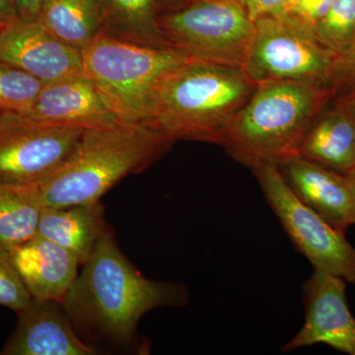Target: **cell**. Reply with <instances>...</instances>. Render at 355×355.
<instances>
[{"mask_svg":"<svg viewBox=\"0 0 355 355\" xmlns=\"http://www.w3.org/2000/svg\"><path fill=\"white\" fill-rule=\"evenodd\" d=\"M189 299L188 287L181 282H158L141 275L108 230L62 304L71 323L81 330L127 343L146 313L157 308L182 307Z\"/></svg>","mask_w":355,"mask_h":355,"instance_id":"cell-1","label":"cell"},{"mask_svg":"<svg viewBox=\"0 0 355 355\" xmlns=\"http://www.w3.org/2000/svg\"><path fill=\"white\" fill-rule=\"evenodd\" d=\"M258 83L244 69L187 60L159 83L146 125L169 139L220 146L233 116Z\"/></svg>","mask_w":355,"mask_h":355,"instance_id":"cell-2","label":"cell"},{"mask_svg":"<svg viewBox=\"0 0 355 355\" xmlns=\"http://www.w3.org/2000/svg\"><path fill=\"white\" fill-rule=\"evenodd\" d=\"M173 142L146 123H118L89 128L64 164L36 184L44 207L100 202L130 174L144 171Z\"/></svg>","mask_w":355,"mask_h":355,"instance_id":"cell-3","label":"cell"},{"mask_svg":"<svg viewBox=\"0 0 355 355\" xmlns=\"http://www.w3.org/2000/svg\"><path fill=\"white\" fill-rule=\"evenodd\" d=\"M330 94L329 87L297 81L258 84L229 123L220 146L252 170L298 156L306 132Z\"/></svg>","mask_w":355,"mask_h":355,"instance_id":"cell-4","label":"cell"},{"mask_svg":"<svg viewBox=\"0 0 355 355\" xmlns=\"http://www.w3.org/2000/svg\"><path fill=\"white\" fill-rule=\"evenodd\" d=\"M155 25L163 48L189 60L246 69L254 22L242 0H160Z\"/></svg>","mask_w":355,"mask_h":355,"instance_id":"cell-5","label":"cell"},{"mask_svg":"<svg viewBox=\"0 0 355 355\" xmlns=\"http://www.w3.org/2000/svg\"><path fill=\"white\" fill-rule=\"evenodd\" d=\"M83 53V73L123 123H146L163 77L189 60L176 51L99 35Z\"/></svg>","mask_w":355,"mask_h":355,"instance_id":"cell-6","label":"cell"},{"mask_svg":"<svg viewBox=\"0 0 355 355\" xmlns=\"http://www.w3.org/2000/svg\"><path fill=\"white\" fill-rule=\"evenodd\" d=\"M335 53L318 39L314 28L289 12L254 22V37L245 71L254 83L291 80L328 87Z\"/></svg>","mask_w":355,"mask_h":355,"instance_id":"cell-7","label":"cell"},{"mask_svg":"<svg viewBox=\"0 0 355 355\" xmlns=\"http://www.w3.org/2000/svg\"><path fill=\"white\" fill-rule=\"evenodd\" d=\"M266 202L277 216L294 247L314 266L355 284V248L345 233L298 200L279 167L265 164L253 169Z\"/></svg>","mask_w":355,"mask_h":355,"instance_id":"cell-8","label":"cell"},{"mask_svg":"<svg viewBox=\"0 0 355 355\" xmlns=\"http://www.w3.org/2000/svg\"><path fill=\"white\" fill-rule=\"evenodd\" d=\"M85 128L0 125V186L38 184L64 164Z\"/></svg>","mask_w":355,"mask_h":355,"instance_id":"cell-9","label":"cell"},{"mask_svg":"<svg viewBox=\"0 0 355 355\" xmlns=\"http://www.w3.org/2000/svg\"><path fill=\"white\" fill-rule=\"evenodd\" d=\"M118 123L121 121L105 96L83 74L44 83L29 107L18 112H6L1 125H48L89 130Z\"/></svg>","mask_w":355,"mask_h":355,"instance_id":"cell-10","label":"cell"},{"mask_svg":"<svg viewBox=\"0 0 355 355\" xmlns=\"http://www.w3.org/2000/svg\"><path fill=\"white\" fill-rule=\"evenodd\" d=\"M302 298L304 324L282 352L323 343L343 354L355 355V318L347 303V282L315 270L303 284Z\"/></svg>","mask_w":355,"mask_h":355,"instance_id":"cell-11","label":"cell"},{"mask_svg":"<svg viewBox=\"0 0 355 355\" xmlns=\"http://www.w3.org/2000/svg\"><path fill=\"white\" fill-rule=\"evenodd\" d=\"M0 62L44 83L84 74L81 51L53 36L38 18L17 17L2 27Z\"/></svg>","mask_w":355,"mask_h":355,"instance_id":"cell-12","label":"cell"},{"mask_svg":"<svg viewBox=\"0 0 355 355\" xmlns=\"http://www.w3.org/2000/svg\"><path fill=\"white\" fill-rule=\"evenodd\" d=\"M287 186L305 205L340 232L354 225V180L293 156L277 165Z\"/></svg>","mask_w":355,"mask_h":355,"instance_id":"cell-13","label":"cell"},{"mask_svg":"<svg viewBox=\"0 0 355 355\" xmlns=\"http://www.w3.org/2000/svg\"><path fill=\"white\" fill-rule=\"evenodd\" d=\"M17 315L15 331L0 354H96L95 349L76 335L60 301L33 299Z\"/></svg>","mask_w":355,"mask_h":355,"instance_id":"cell-14","label":"cell"},{"mask_svg":"<svg viewBox=\"0 0 355 355\" xmlns=\"http://www.w3.org/2000/svg\"><path fill=\"white\" fill-rule=\"evenodd\" d=\"M7 252L33 299L62 302L78 275L76 257L40 235Z\"/></svg>","mask_w":355,"mask_h":355,"instance_id":"cell-15","label":"cell"},{"mask_svg":"<svg viewBox=\"0 0 355 355\" xmlns=\"http://www.w3.org/2000/svg\"><path fill=\"white\" fill-rule=\"evenodd\" d=\"M100 202L64 207H44L38 235L73 254L80 265L92 256L98 242L108 231Z\"/></svg>","mask_w":355,"mask_h":355,"instance_id":"cell-16","label":"cell"},{"mask_svg":"<svg viewBox=\"0 0 355 355\" xmlns=\"http://www.w3.org/2000/svg\"><path fill=\"white\" fill-rule=\"evenodd\" d=\"M298 156L352 177L355 172V118L345 107L317 116L306 132Z\"/></svg>","mask_w":355,"mask_h":355,"instance_id":"cell-17","label":"cell"},{"mask_svg":"<svg viewBox=\"0 0 355 355\" xmlns=\"http://www.w3.org/2000/svg\"><path fill=\"white\" fill-rule=\"evenodd\" d=\"M38 19L53 36L80 51L103 33L100 0H44Z\"/></svg>","mask_w":355,"mask_h":355,"instance_id":"cell-18","label":"cell"},{"mask_svg":"<svg viewBox=\"0 0 355 355\" xmlns=\"http://www.w3.org/2000/svg\"><path fill=\"white\" fill-rule=\"evenodd\" d=\"M160 0H100L103 34L114 38L163 48L156 31Z\"/></svg>","mask_w":355,"mask_h":355,"instance_id":"cell-19","label":"cell"},{"mask_svg":"<svg viewBox=\"0 0 355 355\" xmlns=\"http://www.w3.org/2000/svg\"><path fill=\"white\" fill-rule=\"evenodd\" d=\"M43 209L36 184L0 186V248L12 249L38 235Z\"/></svg>","mask_w":355,"mask_h":355,"instance_id":"cell-20","label":"cell"},{"mask_svg":"<svg viewBox=\"0 0 355 355\" xmlns=\"http://www.w3.org/2000/svg\"><path fill=\"white\" fill-rule=\"evenodd\" d=\"M314 30L319 41L336 57L347 50L355 40V0H335Z\"/></svg>","mask_w":355,"mask_h":355,"instance_id":"cell-21","label":"cell"},{"mask_svg":"<svg viewBox=\"0 0 355 355\" xmlns=\"http://www.w3.org/2000/svg\"><path fill=\"white\" fill-rule=\"evenodd\" d=\"M44 84L22 69L0 62V110L18 112L27 108Z\"/></svg>","mask_w":355,"mask_h":355,"instance_id":"cell-22","label":"cell"},{"mask_svg":"<svg viewBox=\"0 0 355 355\" xmlns=\"http://www.w3.org/2000/svg\"><path fill=\"white\" fill-rule=\"evenodd\" d=\"M32 300L8 252L0 248V306L17 314L26 309Z\"/></svg>","mask_w":355,"mask_h":355,"instance_id":"cell-23","label":"cell"},{"mask_svg":"<svg viewBox=\"0 0 355 355\" xmlns=\"http://www.w3.org/2000/svg\"><path fill=\"white\" fill-rule=\"evenodd\" d=\"M335 0H297L286 12L291 13L305 24L315 28L333 6Z\"/></svg>","mask_w":355,"mask_h":355,"instance_id":"cell-24","label":"cell"},{"mask_svg":"<svg viewBox=\"0 0 355 355\" xmlns=\"http://www.w3.org/2000/svg\"><path fill=\"white\" fill-rule=\"evenodd\" d=\"M333 83L352 86V93L355 92V40L347 50L336 55Z\"/></svg>","mask_w":355,"mask_h":355,"instance_id":"cell-25","label":"cell"},{"mask_svg":"<svg viewBox=\"0 0 355 355\" xmlns=\"http://www.w3.org/2000/svg\"><path fill=\"white\" fill-rule=\"evenodd\" d=\"M250 18L256 22L266 16L286 12L288 0H242Z\"/></svg>","mask_w":355,"mask_h":355,"instance_id":"cell-26","label":"cell"},{"mask_svg":"<svg viewBox=\"0 0 355 355\" xmlns=\"http://www.w3.org/2000/svg\"><path fill=\"white\" fill-rule=\"evenodd\" d=\"M19 17L36 19L39 17L44 0H14Z\"/></svg>","mask_w":355,"mask_h":355,"instance_id":"cell-27","label":"cell"},{"mask_svg":"<svg viewBox=\"0 0 355 355\" xmlns=\"http://www.w3.org/2000/svg\"><path fill=\"white\" fill-rule=\"evenodd\" d=\"M19 17L14 0H0V20L10 22Z\"/></svg>","mask_w":355,"mask_h":355,"instance_id":"cell-28","label":"cell"},{"mask_svg":"<svg viewBox=\"0 0 355 355\" xmlns=\"http://www.w3.org/2000/svg\"><path fill=\"white\" fill-rule=\"evenodd\" d=\"M343 107H345L347 111H349L350 113L354 114L355 118V92L352 93L349 96V97L345 99V103H343Z\"/></svg>","mask_w":355,"mask_h":355,"instance_id":"cell-29","label":"cell"},{"mask_svg":"<svg viewBox=\"0 0 355 355\" xmlns=\"http://www.w3.org/2000/svg\"><path fill=\"white\" fill-rule=\"evenodd\" d=\"M296 1H297V0H288V3H287L286 12V11L291 10V7L296 3Z\"/></svg>","mask_w":355,"mask_h":355,"instance_id":"cell-30","label":"cell"},{"mask_svg":"<svg viewBox=\"0 0 355 355\" xmlns=\"http://www.w3.org/2000/svg\"><path fill=\"white\" fill-rule=\"evenodd\" d=\"M6 111L0 110V125H1L2 121H3L4 116H6Z\"/></svg>","mask_w":355,"mask_h":355,"instance_id":"cell-31","label":"cell"},{"mask_svg":"<svg viewBox=\"0 0 355 355\" xmlns=\"http://www.w3.org/2000/svg\"><path fill=\"white\" fill-rule=\"evenodd\" d=\"M7 22H4V21L0 20V30L2 29V27H3L4 25L6 24Z\"/></svg>","mask_w":355,"mask_h":355,"instance_id":"cell-32","label":"cell"},{"mask_svg":"<svg viewBox=\"0 0 355 355\" xmlns=\"http://www.w3.org/2000/svg\"><path fill=\"white\" fill-rule=\"evenodd\" d=\"M352 180H354V195H355V178H352ZM354 224H355V211H354Z\"/></svg>","mask_w":355,"mask_h":355,"instance_id":"cell-33","label":"cell"},{"mask_svg":"<svg viewBox=\"0 0 355 355\" xmlns=\"http://www.w3.org/2000/svg\"><path fill=\"white\" fill-rule=\"evenodd\" d=\"M352 178H355V172L354 173V175H352Z\"/></svg>","mask_w":355,"mask_h":355,"instance_id":"cell-34","label":"cell"}]
</instances>
